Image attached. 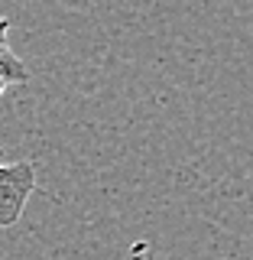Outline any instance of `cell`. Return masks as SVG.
Segmentation results:
<instances>
[{
	"mask_svg": "<svg viewBox=\"0 0 253 260\" xmlns=\"http://www.w3.org/2000/svg\"><path fill=\"white\" fill-rule=\"evenodd\" d=\"M7 29H10V20L0 16V98H4L7 88L23 85V81L29 78L26 65L20 62V55H16L10 49V43H7Z\"/></svg>",
	"mask_w": 253,
	"mask_h": 260,
	"instance_id": "7a4b0ae2",
	"label": "cell"
},
{
	"mask_svg": "<svg viewBox=\"0 0 253 260\" xmlns=\"http://www.w3.org/2000/svg\"><path fill=\"white\" fill-rule=\"evenodd\" d=\"M0 156H4V150H0ZM32 192H36V166L29 159H0V228H13L20 221Z\"/></svg>",
	"mask_w": 253,
	"mask_h": 260,
	"instance_id": "6da1fadb",
	"label": "cell"
}]
</instances>
